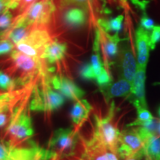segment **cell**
I'll list each match as a JSON object with an SVG mask.
<instances>
[{
    "label": "cell",
    "instance_id": "obj_17",
    "mask_svg": "<svg viewBox=\"0 0 160 160\" xmlns=\"http://www.w3.org/2000/svg\"><path fill=\"white\" fill-rule=\"evenodd\" d=\"M91 110V105L87 100L81 99L75 102L71 112V117L75 128L80 129L83 123L88 118Z\"/></svg>",
    "mask_w": 160,
    "mask_h": 160
},
{
    "label": "cell",
    "instance_id": "obj_35",
    "mask_svg": "<svg viewBox=\"0 0 160 160\" xmlns=\"http://www.w3.org/2000/svg\"><path fill=\"white\" fill-rule=\"evenodd\" d=\"M146 160H147V159H146Z\"/></svg>",
    "mask_w": 160,
    "mask_h": 160
},
{
    "label": "cell",
    "instance_id": "obj_29",
    "mask_svg": "<svg viewBox=\"0 0 160 160\" xmlns=\"http://www.w3.org/2000/svg\"><path fill=\"white\" fill-rule=\"evenodd\" d=\"M10 154V150L3 142H0V160H8Z\"/></svg>",
    "mask_w": 160,
    "mask_h": 160
},
{
    "label": "cell",
    "instance_id": "obj_3",
    "mask_svg": "<svg viewBox=\"0 0 160 160\" xmlns=\"http://www.w3.org/2000/svg\"><path fill=\"white\" fill-rule=\"evenodd\" d=\"M43 77L40 87H37L33 90L31 109L32 111H43L45 118H49L52 112L63 105L64 97L53 91L50 86V80L47 79L46 76Z\"/></svg>",
    "mask_w": 160,
    "mask_h": 160
},
{
    "label": "cell",
    "instance_id": "obj_5",
    "mask_svg": "<svg viewBox=\"0 0 160 160\" xmlns=\"http://www.w3.org/2000/svg\"><path fill=\"white\" fill-rule=\"evenodd\" d=\"M129 128L120 131L118 139L117 154L123 160L138 155L145 156L144 142L137 128Z\"/></svg>",
    "mask_w": 160,
    "mask_h": 160
},
{
    "label": "cell",
    "instance_id": "obj_27",
    "mask_svg": "<svg viewBox=\"0 0 160 160\" xmlns=\"http://www.w3.org/2000/svg\"><path fill=\"white\" fill-rule=\"evenodd\" d=\"M140 23H141L140 24V26L148 31H151V30L153 28V27L155 26L153 20H152L148 16L146 15V13H144L142 17Z\"/></svg>",
    "mask_w": 160,
    "mask_h": 160
},
{
    "label": "cell",
    "instance_id": "obj_8",
    "mask_svg": "<svg viewBox=\"0 0 160 160\" xmlns=\"http://www.w3.org/2000/svg\"><path fill=\"white\" fill-rule=\"evenodd\" d=\"M79 139L82 152L77 160H119L117 154L108 149L93 137L86 139L79 136Z\"/></svg>",
    "mask_w": 160,
    "mask_h": 160
},
{
    "label": "cell",
    "instance_id": "obj_18",
    "mask_svg": "<svg viewBox=\"0 0 160 160\" xmlns=\"http://www.w3.org/2000/svg\"><path fill=\"white\" fill-rule=\"evenodd\" d=\"M67 46L65 44L60 43L57 40L51 42L45 47L41 59L46 60L48 64H53L62 60L65 57Z\"/></svg>",
    "mask_w": 160,
    "mask_h": 160
},
{
    "label": "cell",
    "instance_id": "obj_31",
    "mask_svg": "<svg viewBox=\"0 0 160 160\" xmlns=\"http://www.w3.org/2000/svg\"><path fill=\"white\" fill-rule=\"evenodd\" d=\"M145 157L144 155H138V156H135V157H130V158H128V159H125L124 160H141L142 159V157Z\"/></svg>",
    "mask_w": 160,
    "mask_h": 160
},
{
    "label": "cell",
    "instance_id": "obj_9",
    "mask_svg": "<svg viewBox=\"0 0 160 160\" xmlns=\"http://www.w3.org/2000/svg\"><path fill=\"white\" fill-rule=\"evenodd\" d=\"M8 160H59L49 149L42 148L33 142L10 151Z\"/></svg>",
    "mask_w": 160,
    "mask_h": 160
},
{
    "label": "cell",
    "instance_id": "obj_15",
    "mask_svg": "<svg viewBox=\"0 0 160 160\" xmlns=\"http://www.w3.org/2000/svg\"><path fill=\"white\" fill-rule=\"evenodd\" d=\"M99 88L105 102H108L116 97H129L131 94L132 83L123 78H120L114 82L102 86Z\"/></svg>",
    "mask_w": 160,
    "mask_h": 160
},
{
    "label": "cell",
    "instance_id": "obj_7",
    "mask_svg": "<svg viewBox=\"0 0 160 160\" xmlns=\"http://www.w3.org/2000/svg\"><path fill=\"white\" fill-rule=\"evenodd\" d=\"M55 10L52 0H42L33 4L29 10L16 22V25L28 26L33 24H47Z\"/></svg>",
    "mask_w": 160,
    "mask_h": 160
},
{
    "label": "cell",
    "instance_id": "obj_20",
    "mask_svg": "<svg viewBox=\"0 0 160 160\" xmlns=\"http://www.w3.org/2000/svg\"><path fill=\"white\" fill-rule=\"evenodd\" d=\"M137 117L135 120L128 125L127 127H140V126H145L151 124L155 118L153 117L151 113L148 108H137Z\"/></svg>",
    "mask_w": 160,
    "mask_h": 160
},
{
    "label": "cell",
    "instance_id": "obj_24",
    "mask_svg": "<svg viewBox=\"0 0 160 160\" xmlns=\"http://www.w3.org/2000/svg\"><path fill=\"white\" fill-rule=\"evenodd\" d=\"M12 20V15L8 11L6 10L4 13L0 16V34L5 33V31L8 30L11 27Z\"/></svg>",
    "mask_w": 160,
    "mask_h": 160
},
{
    "label": "cell",
    "instance_id": "obj_4",
    "mask_svg": "<svg viewBox=\"0 0 160 160\" xmlns=\"http://www.w3.org/2000/svg\"><path fill=\"white\" fill-rule=\"evenodd\" d=\"M79 129H59L55 132L49 142L48 148L59 160L70 157L74 153L78 140Z\"/></svg>",
    "mask_w": 160,
    "mask_h": 160
},
{
    "label": "cell",
    "instance_id": "obj_13",
    "mask_svg": "<svg viewBox=\"0 0 160 160\" xmlns=\"http://www.w3.org/2000/svg\"><path fill=\"white\" fill-rule=\"evenodd\" d=\"M50 83L53 88L60 92V94L75 102L82 99L85 93L73 81L63 76H55L50 79Z\"/></svg>",
    "mask_w": 160,
    "mask_h": 160
},
{
    "label": "cell",
    "instance_id": "obj_30",
    "mask_svg": "<svg viewBox=\"0 0 160 160\" xmlns=\"http://www.w3.org/2000/svg\"><path fill=\"white\" fill-rule=\"evenodd\" d=\"M6 9V0H0V13Z\"/></svg>",
    "mask_w": 160,
    "mask_h": 160
},
{
    "label": "cell",
    "instance_id": "obj_6",
    "mask_svg": "<svg viewBox=\"0 0 160 160\" xmlns=\"http://www.w3.org/2000/svg\"><path fill=\"white\" fill-rule=\"evenodd\" d=\"M50 42L51 38L45 30L35 29L17 44V50L26 55L41 59L44 50Z\"/></svg>",
    "mask_w": 160,
    "mask_h": 160
},
{
    "label": "cell",
    "instance_id": "obj_33",
    "mask_svg": "<svg viewBox=\"0 0 160 160\" xmlns=\"http://www.w3.org/2000/svg\"><path fill=\"white\" fill-rule=\"evenodd\" d=\"M153 85H160V82H156V83L153 84Z\"/></svg>",
    "mask_w": 160,
    "mask_h": 160
},
{
    "label": "cell",
    "instance_id": "obj_11",
    "mask_svg": "<svg viewBox=\"0 0 160 160\" xmlns=\"http://www.w3.org/2000/svg\"><path fill=\"white\" fill-rule=\"evenodd\" d=\"M119 68L121 78H123L130 82L133 80L137 73V61L136 59L133 50L128 45H124L119 53Z\"/></svg>",
    "mask_w": 160,
    "mask_h": 160
},
{
    "label": "cell",
    "instance_id": "obj_19",
    "mask_svg": "<svg viewBox=\"0 0 160 160\" xmlns=\"http://www.w3.org/2000/svg\"><path fill=\"white\" fill-rule=\"evenodd\" d=\"M65 23L71 27L77 28L83 25L85 22V13L81 8H71L65 13Z\"/></svg>",
    "mask_w": 160,
    "mask_h": 160
},
{
    "label": "cell",
    "instance_id": "obj_1",
    "mask_svg": "<svg viewBox=\"0 0 160 160\" xmlns=\"http://www.w3.org/2000/svg\"><path fill=\"white\" fill-rule=\"evenodd\" d=\"M29 100V96L27 95L19 102L8 126L2 136V142L7 146L10 151L27 142L33 135Z\"/></svg>",
    "mask_w": 160,
    "mask_h": 160
},
{
    "label": "cell",
    "instance_id": "obj_28",
    "mask_svg": "<svg viewBox=\"0 0 160 160\" xmlns=\"http://www.w3.org/2000/svg\"><path fill=\"white\" fill-rule=\"evenodd\" d=\"M13 49V44L9 40L3 39L0 41V56L9 53Z\"/></svg>",
    "mask_w": 160,
    "mask_h": 160
},
{
    "label": "cell",
    "instance_id": "obj_34",
    "mask_svg": "<svg viewBox=\"0 0 160 160\" xmlns=\"http://www.w3.org/2000/svg\"><path fill=\"white\" fill-rule=\"evenodd\" d=\"M158 113H159V117H160V106H159V109H158Z\"/></svg>",
    "mask_w": 160,
    "mask_h": 160
},
{
    "label": "cell",
    "instance_id": "obj_2",
    "mask_svg": "<svg viewBox=\"0 0 160 160\" xmlns=\"http://www.w3.org/2000/svg\"><path fill=\"white\" fill-rule=\"evenodd\" d=\"M116 113L115 104L112 102L108 112L105 117L96 115L92 137L110 151L117 154L118 139L120 131L118 128Z\"/></svg>",
    "mask_w": 160,
    "mask_h": 160
},
{
    "label": "cell",
    "instance_id": "obj_22",
    "mask_svg": "<svg viewBox=\"0 0 160 160\" xmlns=\"http://www.w3.org/2000/svg\"><path fill=\"white\" fill-rule=\"evenodd\" d=\"M27 26H19L16 25L13 28H12L11 31H10L8 37L10 39L12 40L13 43L18 44L22 40H23L28 35V31Z\"/></svg>",
    "mask_w": 160,
    "mask_h": 160
},
{
    "label": "cell",
    "instance_id": "obj_21",
    "mask_svg": "<svg viewBox=\"0 0 160 160\" xmlns=\"http://www.w3.org/2000/svg\"><path fill=\"white\" fill-rule=\"evenodd\" d=\"M123 19V15H119L115 17L114 19H111L110 20L99 19L98 22H99V27L105 31H115L117 33L121 29Z\"/></svg>",
    "mask_w": 160,
    "mask_h": 160
},
{
    "label": "cell",
    "instance_id": "obj_26",
    "mask_svg": "<svg viewBox=\"0 0 160 160\" xmlns=\"http://www.w3.org/2000/svg\"><path fill=\"white\" fill-rule=\"evenodd\" d=\"M89 0H61V5L67 7L70 5H78L80 7L87 8Z\"/></svg>",
    "mask_w": 160,
    "mask_h": 160
},
{
    "label": "cell",
    "instance_id": "obj_32",
    "mask_svg": "<svg viewBox=\"0 0 160 160\" xmlns=\"http://www.w3.org/2000/svg\"><path fill=\"white\" fill-rule=\"evenodd\" d=\"M32 1H33V0H23L22 4V9L25 8L26 6L29 5V3H31Z\"/></svg>",
    "mask_w": 160,
    "mask_h": 160
},
{
    "label": "cell",
    "instance_id": "obj_16",
    "mask_svg": "<svg viewBox=\"0 0 160 160\" xmlns=\"http://www.w3.org/2000/svg\"><path fill=\"white\" fill-rule=\"evenodd\" d=\"M149 37L150 34L148 31L139 26L136 31L135 35L138 68H146L147 67L150 50H151L149 45Z\"/></svg>",
    "mask_w": 160,
    "mask_h": 160
},
{
    "label": "cell",
    "instance_id": "obj_25",
    "mask_svg": "<svg viewBox=\"0 0 160 160\" xmlns=\"http://www.w3.org/2000/svg\"><path fill=\"white\" fill-rule=\"evenodd\" d=\"M160 41V25L153 27L149 37V45L151 50L155 48L157 44Z\"/></svg>",
    "mask_w": 160,
    "mask_h": 160
},
{
    "label": "cell",
    "instance_id": "obj_14",
    "mask_svg": "<svg viewBox=\"0 0 160 160\" xmlns=\"http://www.w3.org/2000/svg\"><path fill=\"white\" fill-rule=\"evenodd\" d=\"M97 35L99 40V44L102 46V50L105 57V69L108 71L109 64L108 59L111 57H115L118 53V43L119 42V37L118 33H116L114 36H111L108 32L104 31L102 28H99L97 31Z\"/></svg>",
    "mask_w": 160,
    "mask_h": 160
},
{
    "label": "cell",
    "instance_id": "obj_10",
    "mask_svg": "<svg viewBox=\"0 0 160 160\" xmlns=\"http://www.w3.org/2000/svg\"><path fill=\"white\" fill-rule=\"evenodd\" d=\"M20 91H8L0 95V130L5 131L13 117L19 100Z\"/></svg>",
    "mask_w": 160,
    "mask_h": 160
},
{
    "label": "cell",
    "instance_id": "obj_23",
    "mask_svg": "<svg viewBox=\"0 0 160 160\" xmlns=\"http://www.w3.org/2000/svg\"><path fill=\"white\" fill-rule=\"evenodd\" d=\"M17 85V83L15 79H11L8 75L0 71V88L11 91L14 90Z\"/></svg>",
    "mask_w": 160,
    "mask_h": 160
},
{
    "label": "cell",
    "instance_id": "obj_12",
    "mask_svg": "<svg viewBox=\"0 0 160 160\" xmlns=\"http://www.w3.org/2000/svg\"><path fill=\"white\" fill-rule=\"evenodd\" d=\"M145 79L146 68L137 67V73L132 82L131 94L128 97L136 109L138 108H148L145 98Z\"/></svg>",
    "mask_w": 160,
    "mask_h": 160
}]
</instances>
